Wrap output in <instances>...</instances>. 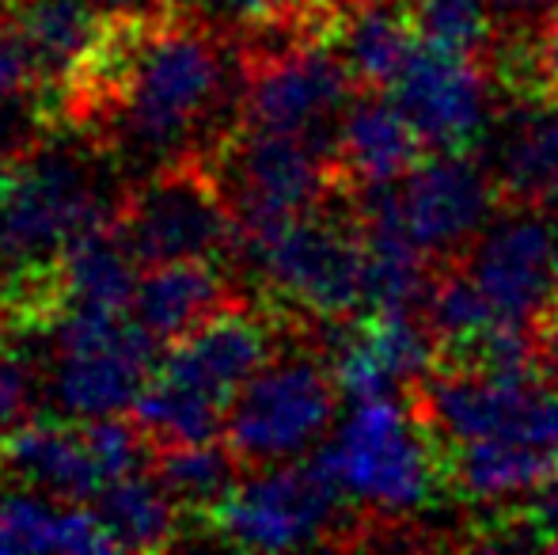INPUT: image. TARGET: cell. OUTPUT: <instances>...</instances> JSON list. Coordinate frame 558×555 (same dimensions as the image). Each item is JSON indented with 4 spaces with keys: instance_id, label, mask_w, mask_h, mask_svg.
<instances>
[{
    "instance_id": "cell-25",
    "label": "cell",
    "mask_w": 558,
    "mask_h": 555,
    "mask_svg": "<svg viewBox=\"0 0 558 555\" xmlns=\"http://www.w3.org/2000/svg\"><path fill=\"white\" fill-rule=\"evenodd\" d=\"M156 453L153 472L168 487L186 518H206L217 503H225L228 491L247 475L243 460L228 449V442H198V445H163Z\"/></svg>"
},
{
    "instance_id": "cell-28",
    "label": "cell",
    "mask_w": 558,
    "mask_h": 555,
    "mask_svg": "<svg viewBox=\"0 0 558 555\" xmlns=\"http://www.w3.org/2000/svg\"><path fill=\"white\" fill-rule=\"evenodd\" d=\"M407 4H411L414 20H418L422 38L490 61L494 53L490 0H407Z\"/></svg>"
},
{
    "instance_id": "cell-12",
    "label": "cell",
    "mask_w": 558,
    "mask_h": 555,
    "mask_svg": "<svg viewBox=\"0 0 558 555\" xmlns=\"http://www.w3.org/2000/svg\"><path fill=\"white\" fill-rule=\"evenodd\" d=\"M456 263L478 286L501 327L539 331L555 312L558 206H498Z\"/></svg>"
},
{
    "instance_id": "cell-32",
    "label": "cell",
    "mask_w": 558,
    "mask_h": 555,
    "mask_svg": "<svg viewBox=\"0 0 558 555\" xmlns=\"http://www.w3.org/2000/svg\"><path fill=\"white\" fill-rule=\"evenodd\" d=\"M319 4L335 8V12H345V8H357V4H373V0H319Z\"/></svg>"
},
{
    "instance_id": "cell-4",
    "label": "cell",
    "mask_w": 558,
    "mask_h": 555,
    "mask_svg": "<svg viewBox=\"0 0 558 555\" xmlns=\"http://www.w3.org/2000/svg\"><path fill=\"white\" fill-rule=\"evenodd\" d=\"M316 460L338 487L373 518V526H407L452 495L448 460L407 393L357 396Z\"/></svg>"
},
{
    "instance_id": "cell-15",
    "label": "cell",
    "mask_w": 558,
    "mask_h": 555,
    "mask_svg": "<svg viewBox=\"0 0 558 555\" xmlns=\"http://www.w3.org/2000/svg\"><path fill=\"white\" fill-rule=\"evenodd\" d=\"M0 480L69 498L92 503L107 487V472L92 445L88 419H23L0 442Z\"/></svg>"
},
{
    "instance_id": "cell-26",
    "label": "cell",
    "mask_w": 558,
    "mask_h": 555,
    "mask_svg": "<svg viewBox=\"0 0 558 555\" xmlns=\"http://www.w3.org/2000/svg\"><path fill=\"white\" fill-rule=\"evenodd\" d=\"M217 23H228L243 35V43L281 35H335V23L342 12L319 4V0H202Z\"/></svg>"
},
{
    "instance_id": "cell-1",
    "label": "cell",
    "mask_w": 558,
    "mask_h": 555,
    "mask_svg": "<svg viewBox=\"0 0 558 555\" xmlns=\"http://www.w3.org/2000/svg\"><path fill=\"white\" fill-rule=\"evenodd\" d=\"M243 104V43L175 0L148 15H107L58 92L61 122L133 179L179 160L214 164L240 134Z\"/></svg>"
},
{
    "instance_id": "cell-29",
    "label": "cell",
    "mask_w": 558,
    "mask_h": 555,
    "mask_svg": "<svg viewBox=\"0 0 558 555\" xmlns=\"http://www.w3.org/2000/svg\"><path fill=\"white\" fill-rule=\"evenodd\" d=\"M555 4L558 0H490L494 53H498L501 46H521L524 38L536 35V27L547 20V12H551Z\"/></svg>"
},
{
    "instance_id": "cell-5",
    "label": "cell",
    "mask_w": 558,
    "mask_h": 555,
    "mask_svg": "<svg viewBox=\"0 0 558 555\" xmlns=\"http://www.w3.org/2000/svg\"><path fill=\"white\" fill-rule=\"evenodd\" d=\"M274 309L304 324H342L368 309V248L357 206L335 191L316 209L235 248Z\"/></svg>"
},
{
    "instance_id": "cell-7",
    "label": "cell",
    "mask_w": 558,
    "mask_h": 555,
    "mask_svg": "<svg viewBox=\"0 0 558 555\" xmlns=\"http://www.w3.org/2000/svg\"><path fill=\"white\" fill-rule=\"evenodd\" d=\"M202 526L217 541L255 552H293L312 544L353 548L368 541V529H376L316 457L247 472L225 503L202 518Z\"/></svg>"
},
{
    "instance_id": "cell-19",
    "label": "cell",
    "mask_w": 558,
    "mask_h": 555,
    "mask_svg": "<svg viewBox=\"0 0 558 555\" xmlns=\"http://www.w3.org/2000/svg\"><path fill=\"white\" fill-rule=\"evenodd\" d=\"M228 270L214 260H179L145 267L133 293V319L160 342L163 350L206 324L214 312L232 301Z\"/></svg>"
},
{
    "instance_id": "cell-2",
    "label": "cell",
    "mask_w": 558,
    "mask_h": 555,
    "mask_svg": "<svg viewBox=\"0 0 558 555\" xmlns=\"http://www.w3.org/2000/svg\"><path fill=\"white\" fill-rule=\"evenodd\" d=\"M114 156L92 137H46L0 183V316L15 331L46 335L65 312L61 260L69 244L114 221Z\"/></svg>"
},
{
    "instance_id": "cell-3",
    "label": "cell",
    "mask_w": 558,
    "mask_h": 555,
    "mask_svg": "<svg viewBox=\"0 0 558 555\" xmlns=\"http://www.w3.org/2000/svg\"><path fill=\"white\" fill-rule=\"evenodd\" d=\"M293 324L281 309L228 301L221 312L163 350L153 381L133 403V422L148 445H198L225 434V419L240 388L263 370Z\"/></svg>"
},
{
    "instance_id": "cell-27",
    "label": "cell",
    "mask_w": 558,
    "mask_h": 555,
    "mask_svg": "<svg viewBox=\"0 0 558 555\" xmlns=\"http://www.w3.org/2000/svg\"><path fill=\"white\" fill-rule=\"evenodd\" d=\"M506 99H536L558 107V4L521 46H501L490 58Z\"/></svg>"
},
{
    "instance_id": "cell-22",
    "label": "cell",
    "mask_w": 558,
    "mask_h": 555,
    "mask_svg": "<svg viewBox=\"0 0 558 555\" xmlns=\"http://www.w3.org/2000/svg\"><path fill=\"white\" fill-rule=\"evenodd\" d=\"M137 267L122 225L104 221L76 237L61 260V293L65 309H99V312H130L137 293Z\"/></svg>"
},
{
    "instance_id": "cell-31",
    "label": "cell",
    "mask_w": 558,
    "mask_h": 555,
    "mask_svg": "<svg viewBox=\"0 0 558 555\" xmlns=\"http://www.w3.org/2000/svg\"><path fill=\"white\" fill-rule=\"evenodd\" d=\"M536 370L551 388H558V316H547L536 331Z\"/></svg>"
},
{
    "instance_id": "cell-8",
    "label": "cell",
    "mask_w": 558,
    "mask_h": 555,
    "mask_svg": "<svg viewBox=\"0 0 558 555\" xmlns=\"http://www.w3.org/2000/svg\"><path fill=\"white\" fill-rule=\"evenodd\" d=\"M243 130L308 141L335 156L338 126L361 92L335 35H286L243 46Z\"/></svg>"
},
{
    "instance_id": "cell-11",
    "label": "cell",
    "mask_w": 558,
    "mask_h": 555,
    "mask_svg": "<svg viewBox=\"0 0 558 555\" xmlns=\"http://www.w3.org/2000/svg\"><path fill=\"white\" fill-rule=\"evenodd\" d=\"M125 240L141 267L179 260H235L240 225L209 160H179L133 179L118 209Z\"/></svg>"
},
{
    "instance_id": "cell-20",
    "label": "cell",
    "mask_w": 558,
    "mask_h": 555,
    "mask_svg": "<svg viewBox=\"0 0 558 555\" xmlns=\"http://www.w3.org/2000/svg\"><path fill=\"white\" fill-rule=\"evenodd\" d=\"M0 552H114V541L92 503L8 480L0 487Z\"/></svg>"
},
{
    "instance_id": "cell-16",
    "label": "cell",
    "mask_w": 558,
    "mask_h": 555,
    "mask_svg": "<svg viewBox=\"0 0 558 555\" xmlns=\"http://www.w3.org/2000/svg\"><path fill=\"white\" fill-rule=\"evenodd\" d=\"M478 153L490 164L501 206H558V107L509 99Z\"/></svg>"
},
{
    "instance_id": "cell-33",
    "label": "cell",
    "mask_w": 558,
    "mask_h": 555,
    "mask_svg": "<svg viewBox=\"0 0 558 555\" xmlns=\"http://www.w3.org/2000/svg\"><path fill=\"white\" fill-rule=\"evenodd\" d=\"M15 164H20V160H12V156H8V153H0V183H4V179L12 176Z\"/></svg>"
},
{
    "instance_id": "cell-24",
    "label": "cell",
    "mask_w": 558,
    "mask_h": 555,
    "mask_svg": "<svg viewBox=\"0 0 558 555\" xmlns=\"http://www.w3.org/2000/svg\"><path fill=\"white\" fill-rule=\"evenodd\" d=\"M92 510L99 514L107 536L114 541V552L168 548L179 541V526H183V510L153 468L148 472L137 468L111 480L92 498Z\"/></svg>"
},
{
    "instance_id": "cell-21",
    "label": "cell",
    "mask_w": 558,
    "mask_h": 555,
    "mask_svg": "<svg viewBox=\"0 0 558 555\" xmlns=\"http://www.w3.org/2000/svg\"><path fill=\"white\" fill-rule=\"evenodd\" d=\"M418 43L422 31L407 0L345 8L335 23V46L342 50L361 92H388Z\"/></svg>"
},
{
    "instance_id": "cell-23",
    "label": "cell",
    "mask_w": 558,
    "mask_h": 555,
    "mask_svg": "<svg viewBox=\"0 0 558 555\" xmlns=\"http://www.w3.org/2000/svg\"><path fill=\"white\" fill-rule=\"evenodd\" d=\"M8 4H12L8 20L27 38L38 69H43L46 92L58 107L61 84L84 58V50L99 38L107 15L99 12L96 0H8Z\"/></svg>"
},
{
    "instance_id": "cell-30",
    "label": "cell",
    "mask_w": 558,
    "mask_h": 555,
    "mask_svg": "<svg viewBox=\"0 0 558 555\" xmlns=\"http://www.w3.org/2000/svg\"><path fill=\"white\" fill-rule=\"evenodd\" d=\"M31 411V370L8 342H0V442Z\"/></svg>"
},
{
    "instance_id": "cell-6",
    "label": "cell",
    "mask_w": 558,
    "mask_h": 555,
    "mask_svg": "<svg viewBox=\"0 0 558 555\" xmlns=\"http://www.w3.org/2000/svg\"><path fill=\"white\" fill-rule=\"evenodd\" d=\"M342 396L319 324H293L270 362L232 400L221 437L247 472L286 464L331 430Z\"/></svg>"
},
{
    "instance_id": "cell-10",
    "label": "cell",
    "mask_w": 558,
    "mask_h": 555,
    "mask_svg": "<svg viewBox=\"0 0 558 555\" xmlns=\"http://www.w3.org/2000/svg\"><path fill=\"white\" fill-rule=\"evenodd\" d=\"M345 194L361 217L399 229L434 263L456 260L501 206L483 153H426L396 183Z\"/></svg>"
},
{
    "instance_id": "cell-14",
    "label": "cell",
    "mask_w": 558,
    "mask_h": 555,
    "mask_svg": "<svg viewBox=\"0 0 558 555\" xmlns=\"http://www.w3.org/2000/svg\"><path fill=\"white\" fill-rule=\"evenodd\" d=\"M388 96L429 153H478L509 104L490 61L422 38Z\"/></svg>"
},
{
    "instance_id": "cell-17",
    "label": "cell",
    "mask_w": 558,
    "mask_h": 555,
    "mask_svg": "<svg viewBox=\"0 0 558 555\" xmlns=\"http://www.w3.org/2000/svg\"><path fill=\"white\" fill-rule=\"evenodd\" d=\"M426 141L388 92H357L335 141V179L342 191H365L403 179L426 156Z\"/></svg>"
},
{
    "instance_id": "cell-9",
    "label": "cell",
    "mask_w": 558,
    "mask_h": 555,
    "mask_svg": "<svg viewBox=\"0 0 558 555\" xmlns=\"http://www.w3.org/2000/svg\"><path fill=\"white\" fill-rule=\"evenodd\" d=\"M50 339V400L65 419H107L133 411L153 381L163 347L133 312L65 309Z\"/></svg>"
},
{
    "instance_id": "cell-18",
    "label": "cell",
    "mask_w": 558,
    "mask_h": 555,
    "mask_svg": "<svg viewBox=\"0 0 558 555\" xmlns=\"http://www.w3.org/2000/svg\"><path fill=\"white\" fill-rule=\"evenodd\" d=\"M452 495L478 506H509L517 498L547 495L558 487V449L521 437H478L445 449Z\"/></svg>"
},
{
    "instance_id": "cell-13",
    "label": "cell",
    "mask_w": 558,
    "mask_h": 555,
    "mask_svg": "<svg viewBox=\"0 0 558 555\" xmlns=\"http://www.w3.org/2000/svg\"><path fill=\"white\" fill-rule=\"evenodd\" d=\"M214 171L228 209L240 225V240L263 237L342 191L335 179L331 153L308 141L258 134L243 126L217 153Z\"/></svg>"
}]
</instances>
